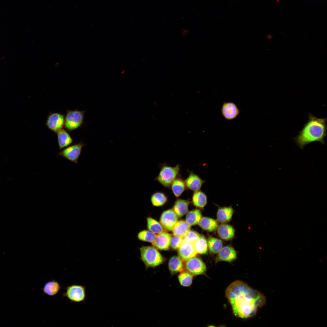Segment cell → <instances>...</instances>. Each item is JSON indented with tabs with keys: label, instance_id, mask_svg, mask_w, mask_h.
Returning a JSON list of instances; mask_svg holds the SVG:
<instances>
[{
	"label": "cell",
	"instance_id": "cell-2",
	"mask_svg": "<svg viewBox=\"0 0 327 327\" xmlns=\"http://www.w3.org/2000/svg\"><path fill=\"white\" fill-rule=\"evenodd\" d=\"M309 119L294 140L301 149L307 144L315 141L322 144L327 134L326 119L317 118L309 114Z\"/></svg>",
	"mask_w": 327,
	"mask_h": 327
},
{
	"label": "cell",
	"instance_id": "cell-1",
	"mask_svg": "<svg viewBox=\"0 0 327 327\" xmlns=\"http://www.w3.org/2000/svg\"><path fill=\"white\" fill-rule=\"evenodd\" d=\"M225 294L234 315L242 318L254 316L258 308L266 303L264 296L240 281L231 283L226 289Z\"/></svg>",
	"mask_w": 327,
	"mask_h": 327
},
{
	"label": "cell",
	"instance_id": "cell-35",
	"mask_svg": "<svg viewBox=\"0 0 327 327\" xmlns=\"http://www.w3.org/2000/svg\"><path fill=\"white\" fill-rule=\"evenodd\" d=\"M188 32V31H187V30H185V29H184L182 31V34L184 36L185 35H186V34H187Z\"/></svg>",
	"mask_w": 327,
	"mask_h": 327
},
{
	"label": "cell",
	"instance_id": "cell-33",
	"mask_svg": "<svg viewBox=\"0 0 327 327\" xmlns=\"http://www.w3.org/2000/svg\"><path fill=\"white\" fill-rule=\"evenodd\" d=\"M200 236L197 232L190 230L183 238V241L187 242L193 244L198 239Z\"/></svg>",
	"mask_w": 327,
	"mask_h": 327
},
{
	"label": "cell",
	"instance_id": "cell-8",
	"mask_svg": "<svg viewBox=\"0 0 327 327\" xmlns=\"http://www.w3.org/2000/svg\"><path fill=\"white\" fill-rule=\"evenodd\" d=\"M185 266L189 272L194 276L204 274L206 271L205 264L201 259L196 256L187 260Z\"/></svg>",
	"mask_w": 327,
	"mask_h": 327
},
{
	"label": "cell",
	"instance_id": "cell-32",
	"mask_svg": "<svg viewBox=\"0 0 327 327\" xmlns=\"http://www.w3.org/2000/svg\"><path fill=\"white\" fill-rule=\"evenodd\" d=\"M156 236L154 233L150 231L144 230L138 233L137 237L141 241L152 243L155 241Z\"/></svg>",
	"mask_w": 327,
	"mask_h": 327
},
{
	"label": "cell",
	"instance_id": "cell-17",
	"mask_svg": "<svg viewBox=\"0 0 327 327\" xmlns=\"http://www.w3.org/2000/svg\"><path fill=\"white\" fill-rule=\"evenodd\" d=\"M190 226L186 221H178L172 231L174 236H179L183 239L190 230Z\"/></svg>",
	"mask_w": 327,
	"mask_h": 327
},
{
	"label": "cell",
	"instance_id": "cell-28",
	"mask_svg": "<svg viewBox=\"0 0 327 327\" xmlns=\"http://www.w3.org/2000/svg\"><path fill=\"white\" fill-rule=\"evenodd\" d=\"M147 227L150 231L155 233L165 232L163 227L159 222L150 217L147 219Z\"/></svg>",
	"mask_w": 327,
	"mask_h": 327
},
{
	"label": "cell",
	"instance_id": "cell-21",
	"mask_svg": "<svg viewBox=\"0 0 327 327\" xmlns=\"http://www.w3.org/2000/svg\"><path fill=\"white\" fill-rule=\"evenodd\" d=\"M233 212V209L231 206L220 207L217 214V220L222 223L228 222L231 219Z\"/></svg>",
	"mask_w": 327,
	"mask_h": 327
},
{
	"label": "cell",
	"instance_id": "cell-14",
	"mask_svg": "<svg viewBox=\"0 0 327 327\" xmlns=\"http://www.w3.org/2000/svg\"><path fill=\"white\" fill-rule=\"evenodd\" d=\"M218 253L216 258V262L221 261L230 262L236 259L237 256L235 250L230 246L223 247Z\"/></svg>",
	"mask_w": 327,
	"mask_h": 327
},
{
	"label": "cell",
	"instance_id": "cell-19",
	"mask_svg": "<svg viewBox=\"0 0 327 327\" xmlns=\"http://www.w3.org/2000/svg\"><path fill=\"white\" fill-rule=\"evenodd\" d=\"M189 203L188 200L178 199L175 202L173 210L177 216L182 217L187 213Z\"/></svg>",
	"mask_w": 327,
	"mask_h": 327
},
{
	"label": "cell",
	"instance_id": "cell-12",
	"mask_svg": "<svg viewBox=\"0 0 327 327\" xmlns=\"http://www.w3.org/2000/svg\"><path fill=\"white\" fill-rule=\"evenodd\" d=\"M187 188L194 192L200 190L205 181L199 176L191 172L184 180Z\"/></svg>",
	"mask_w": 327,
	"mask_h": 327
},
{
	"label": "cell",
	"instance_id": "cell-29",
	"mask_svg": "<svg viewBox=\"0 0 327 327\" xmlns=\"http://www.w3.org/2000/svg\"><path fill=\"white\" fill-rule=\"evenodd\" d=\"M193 245L197 253L205 254L207 253L208 244L206 240L203 236H200Z\"/></svg>",
	"mask_w": 327,
	"mask_h": 327
},
{
	"label": "cell",
	"instance_id": "cell-24",
	"mask_svg": "<svg viewBox=\"0 0 327 327\" xmlns=\"http://www.w3.org/2000/svg\"><path fill=\"white\" fill-rule=\"evenodd\" d=\"M168 268L172 274L182 271L183 265L180 258L177 256L171 257L169 261Z\"/></svg>",
	"mask_w": 327,
	"mask_h": 327
},
{
	"label": "cell",
	"instance_id": "cell-23",
	"mask_svg": "<svg viewBox=\"0 0 327 327\" xmlns=\"http://www.w3.org/2000/svg\"><path fill=\"white\" fill-rule=\"evenodd\" d=\"M193 205L196 207L203 208L207 203V197L206 194L200 190L194 192L192 197Z\"/></svg>",
	"mask_w": 327,
	"mask_h": 327
},
{
	"label": "cell",
	"instance_id": "cell-16",
	"mask_svg": "<svg viewBox=\"0 0 327 327\" xmlns=\"http://www.w3.org/2000/svg\"><path fill=\"white\" fill-rule=\"evenodd\" d=\"M59 148L60 150L70 145L73 140L69 133L62 128L57 133Z\"/></svg>",
	"mask_w": 327,
	"mask_h": 327
},
{
	"label": "cell",
	"instance_id": "cell-6",
	"mask_svg": "<svg viewBox=\"0 0 327 327\" xmlns=\"http://www.w3.org/2000/svg\"><path fill=\"white\" fill-rule=\"evenodd\" d=\"M65 289L63 296L71 302H84L86 298L85 286L78 284H72L67 286Z\"/></svg>",
	"mask_w": 327,
	"mask_h": 327
},
{
	"label": "cell",
	"instance_id": "cell-10",
	"mask_svg": "<svg viewBox=\"0 0 327 327\" xmlns=\"http://www.w3.org/2000/svg\"><path fill=\"white\" fill-rule=\"evenodd\" d=\"M178 221L177 216L173 209H170L164 211L160 217V224L166 230L172 231Z\"/></svg>",
	"mask_w": 327,
	"mask_h": 327
},
{
	"label": "cell",
	"instance_id": "cell-5",
	"mask_svg": "<svg viewBox=\"0 0 327 327\" xmlns=\"http://www.w3.org/2000/svg\"><path fill=\"white\" fill-rule=\"evenodd\" d=\"M64 118V126L68 131L81 127L84 123L85 111L68 110Z\"/></svg>",
	"mask_w": 327,
	"mask_h": 327
},
{
	"label": "cell",
	"instance_id": "cell-13",
	"mask_svg": "<svg viewBox=\"0 0 327 327\" xmlns=\"http://www.w3.org/2000/svg\"><path fill=\"white\" fill-rule=\"evenodd\" d=\"M178 249V253L180 257L184 260H187L196 256L197 254L193 244L187 242L183 241Z\"/></svg>",
	"mask_w": 327,
	"mask_h": 327
},
{
	"label": "cell",
	"instance_id": "cell-25",
	"mask_svg": "<svg viewBox=\"0 0 327 327\" xmlns=\"http://www.w3.org/2000/svg\"><path fill=\"white\" fill-rule=\"evenodd\" d=\"M198 224L203 230L209 231L215 230L218 227V223L216 220L207 217L202 218Z\"/></svg>",
	"mask_w": 327,
	"mask_h": 327
},
{
	"label": "cell",
	"instance_id": "cell-34",
	"mask_svg": "<svg viewBox=\"0 0 327 327\" xmlns=\"http://www.w3.org/2000/svg\"><path fill=\"white\" fill-rule=\"evenodd\" d=\"M183 242V238L177 236L171 237L170 240V245L174 249H178Z\"/></svg>",
	"mask_w": 327,
	"mask_h": 327
},
{
	"label": "cell",
	"instance_id": "cell-30",
	"mask_svg": "<svg viewBox=\"0 0 327 327\" xmlns=\"http://www.w3.org/2000/svg\"><path fill=\"white\" fill-rule=\"evenodd\" d=\"M207 244L210 251L213 253H218L223 247L221 240L212 237L209 238Z\"/></svg>",
	"mask_w": 327,
	"mask_h": 327
},
{
	"label": "cell",
	"instance_id": "cell-18",
	"mask_svg": "<svg viewBox=\"0 0 327 327\" xmlns=\"http://www.w3.org/2000/svg\"><path fill=\"white\" fill-rule=\"evenodd\" d=\"M61 289L59 283L57 281L52 280L49 281L44 285L42 289L43 293L50 296L56 295Z\"/></svg>",
	"mask_w": 327,
	"mask_h": 327
},
{
	"label": "cell",
	"instance_id": "cell-3",
	"mask_svg": "<svg viewBox=\"0 0 327 327\" xmlns=\"http://www.w3.org/2000/svg\"><path fill=\"white\" fill-rule=\"evenodd\" d=\"M140 249L141 259L146 269L157 266L164 261V259L160 253L153 247L143 246Z\"/></svg>",
	"mask_w": 327,
	"mask_h": 327
},
{
	"label": "cell",
	"instance_id": "cell-4",
	"mask_svg": "<svg viewBox=\"0 0 327 327\" xmlns=\"http://www.w3.org/2000/svg\"><path fill=\"white\" fill-rule=\"evenodd\" d=\"M180 170L179 165L173 167L164 165L155 180L164 187L170 188L173 181L179 176Z\"/></svg>",
	"mask_w": 327,
	"mask_h": 327
},
{
	"label": "cell",
	"instance_id": "cell-27",
	"mask_svg": "<svg viewBox=\"0 0 327 327\" xmlns=\"http://www.w3.org/2000/svg\"><path fill=\"white\" fill-rule=\"evenodd\" d=\"M150 200L154 206H160L165 204L167 201V197L163 193L157 192L151 195Z\"/></svg>",
	"mask_w": 327,
	"mask_h": 327
},
{
	"label": "cell",
	"instance_id": "cell-22",
	"mask_svg": "<svg viewBox=\"0 0 327 327\" xmlns=\"http://www.w3.org/2000/svg\"><path fill=\"white\" fill-rule=\"evenodd\" d=\"M218 233L219 236L223 239L228 240L234 236L235 230L231 226L226 224L220 225L218 227Z\"/></svg>",
	"mask_w": 327,
	"mask_h": 327
},
{
	"label": "cell",
	"instance_id": "cell-31",
	"mask_svg": "<svg viewBox=\"0 0 327 327\" xmlns=\"http://www.w3.org/2000/svg\"><path fill=\"white\" fill-rule=\"evenodd\" d=\"M180 284L184 287L190 286L192 283L193 276L188 272L181 271L178 276Z\"/></svg>",
	"mask_w": 327,
	"mask_h": 327
},
{
	"label": "cell",
	"instance_id": "cell-26",
	"mask_svg": "<svg viewBox=\"0 0 327 327\" xmlns=\"http://www.w3.org/2000/svg\"><path fill=\"white\" fill-rule=\"evenodd\" d=\"M202 217L201 212L199 210H194L190 211L187 214L186 221L190 226L195 225L198 223Z\"/></svg>",
	"mask_w": 327,
	"mask_h": 327
},
{
	"label": "cell",
	"instance_id": "cell-7",
	"mask_svg": "<svg viewBox=\"0 0 327 327\" xmlns=\"http://www.w3.org/2000/svg\"><path fill=\"white\" fill-rule=\"evenodd\" d=\"M86 145L82 141L69 145L61 150L59 156L75 164L78 163L82 148Z\"/></svg>",
	"mask_w": 327,
	"mask_h": 327
},
{
	"label": "cell",
	"instance_id": "cell-11",
	"mask_svg": "<svg viewBox=\"0 0 327 327\" xmlns=\"http://www.w3.org/2000/svg\"><path fill=\"white\" fill-rule=\"evenodd\" d=\"M221 111L223 116L229 120L235 119L239 113V110L236 105L231 102H224Z\"/></svg>",
	"mask_w": 327,
	"mask_h": 327
},
{
	"label": "cell",
	"instance_id": "cell-15",
	"mask_svg": "<svg viewBox=\"0 0 327 327\" xmlns=\"http://www.w3.org/2000/svg\"><path fill=\"white\" fill-rule=\"evenodd\" d=\"M171 235L170 234L163 232L156 236L155 241L152 243L157 249L163 250L168 249Z\"/></svg>",
	"mask_w": 327,
	"mask_h": 327
},
{
	"label": "cell",
	"instance_id": "cell-20",
	"mask_svg": "<svg viewBox=\"0 0 327 327\" xmlns=\"http://www.w3.org/2000/svg\"><path fill=\"white\" fill-rule=\"evenodd\" d=\"M170 187L176 197H180L187 188L184 180L179 176L173 181Z\"/></svg>",
	"mask_w": 327,
	"mask_h": 327
},
{
	"label": "cell",
	"instance_id": "cell-9",
	"mask_svg": "<svg viewBox=\"0 0 327 327\" xmlns=\"http://www.w3.org/2000/svg\"><path fill=\"white\" fill-rule=\"evenodd\" d=\"M64 115L59 113H50L48 116L46 125L51 130L56 133L64 126Z\"/></svg>",
	"mask_w": 327,
	"mask_h": 327
}]
</instances>
